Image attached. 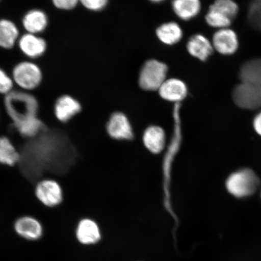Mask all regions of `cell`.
<instances>
[{"label": "cell", "instance_id": "7", "mask_svg": "<svg viewBox=\"0 0 261 261\" xmlns=\"http://www.w3.org/2000/svg\"><path fill=\"white\" fill-rule=\"evenodd\" d=\"M212 43L215 50L223 55H233L239 47L236 32L228 28L218 29L212 38Z\"/></svg>", "mask_w": 261, "mask_h": 261}, {"label": "cell", "instance_id": "15", "mask_svg": "<svg viewBox=\"0 0 261 261\" xmlns=\"http://www.w3.org/2000/svg\"><path fill=\"white\" fill-rule=\"evenodd\" d=\"M239 77L241 83L261 86V58L245 63L240 68Z\"/></svg>", "mask_w": 261, "mask_h": 261}, {"label": "cell", "instance_id": "21", "mask_svg": "<svg viewBox=\"0 0 261 261\" xmlns=\"http://www.w3.org/2000/svg\"><path fill=\"white\" fill-rule=\"evenodd\" d=\"M13 123L19 135L28 138L38 136L45 127L44 123L37 116Z\"/></svg>", "mask_w": 261, "mask_h": 261}, {"label": "cell", "instance_id": "2", "mask_svg": "<svg viewBox=\"0 0 261 261\" xmlns=\"http://www.w3.org/2000/svg\"><path fill=\"white\" fill-rule=\"evenodd\" d=\"M259 179L252 169H243L231 174L226 181L228 192L237 198H244L256 192Z\"/></svg>", "mask_w": 261, "mask_h": 261}, {"label": "cell", "instance_id": "28", "mask_svg": "<svg viewBox=\"0 0 261 261\" xmlns=\"http://www.w3.org/2000/svg\"><path fill=\"white\" fill-rule=\"evenodd\" d=\"M54 4L58 9L70 10L73 9L80 0H52Z\"/></svg>", "mask_w": 261, "mask_h": 261}, {"label": "cell", "instance_id": "31", "mask_svg": "<svg viewBox=\"0 0 261 261\" xmlns=\"http://www.w3.org/2000/svg\"><path fill=\"white\" fill-rule=\"evenodd\" d=\"M254 2H261V0H254Z\"/></svg>", "mask_w": 261, "mask_h": 261}, {"label": "cell", "instance_id": "1", "mask_svg": "<svg viewBox=\"0 0 261 261\" xmlns=\"http://www.w3.org/2000/svg\"><path fill=\"white\" fill-rule=\"evenodd\" d=\"M5 106L13 123L37 117L39 109L38 100L35 96L19 91H12L6 96Z\"/></svg>", "mask_w": 261, "mask_h": 261}, {"label": "cell", "instance_id": "10", "mask_svg": "<svg viewBox=\"0 0 261 261\" xmlns=\"http://www.w3.org/2000/svg\"><path fill=\"white\" fill-rule=\"evenodd\" d=\"M158 91L163 99L178 102L187 97L188 88L184 81L177 78H171L166 80Z\"/></svg>", "mask_w": 261, "mask_h": 261}, {"label": "cell", "instance_id": "12", "mask_svg": "<svg viewBox=\"0 0 261 261\" xmlns=\"http://www.w3.org/2000/svg\"><path fill=\"white\" fill-rule=\"evenodd\" d=\"M15 229L19 236L29 240H38L42 234V225L31 217L19 218L15 222Z\"/></svg>", "mask_w": 261, "mask_h": 261}, {"label": "cell", "instance_id": "19", "mask_svg": "<svg viewBox=\"0 0 261 261\" xmlns=\"http://www.w3.org/2000/svg\"><path fill=\"white\" fill-rule=\"evenodd\" d=\"M143 142L150 151L156 154L161 152L165 146L164 130L159 126L149 127L144 134Z\"/></svg>", "mask_w": 261, "mask_h": 261}, {"label": "cell", "instance_id": "32", "mask_svg": "<svg viewBox=\"0 0 261 261\" xmlns=\"http://www.w3.org/2000/svg\"><path fill=\"white\" fill-rule=\"evenodd\" d=\"M0 2H1V0H0Z\"/></svg>", "mask_w": 261, "mask_h": 261}, {"label": "cell", "instance_id": "20", "mask_svg": "<svg viewBox=\"0 0 261 261\" xmlns=\"http://www.w3.org/2000/svg\"><path fill=\"white\" fill-rule=\"evenodd\" d=\"M20 161V155L11 140L0 136V164L12 167Z\"/></svg>", "mask_w": 261, "mask_h": 261}, {"label": "cell", "instance_id": "17", "mask_svg": "<svg viewBox=\"0 0 261 261\" xmlns=\"http://www.w3.org/2000/svg\"><path fill=\"white\" fill-rule=\"evenodd\" d=\"M156 35L162 43L171 45L178 43L181 40L182 31L177 23L169 22L156 29Z\"/></svg>", "mask_w": 261, "mask_h": 261}, {"label": "cell", "instance_id": "29", "mask_svg": "<svg viewBox=\"0 0 261 261\" xmlns=\"http://www.w3.org/2000/svg\"><path fill=\"white\" fill-rule=\"evenodd\" d=\"M253 127L256 132L261 136V112L254 117Z\"/></svg>", "mask_w": 261, "mask_h": 261}, {"label": "cell", "instance_id": "6", "mask_svg": "<svg viewBox=\"0 0 261 261\" xmlns=\"http://www.w3.org/2000/svg\"><path fill=\"white\" fill-rule=\"evenodd\" d=\"M13 77L15 83L22 89L33 90L41 83L42 73L37 65L29 62H23L15 67Z\"/></svg>", "mask_w": 261, "mask_h": 261}, {"label": "cell", "instance_id": "11", "mask_svg": "<svg viewBox=\"0 0 261 261\" xmlns=\"http://www.w3.org/2000/svg\"><path fill=\"white\" fill-rule=\"evenodd\" d=\"M187 48L189 54L201 61L207 60L214 50L212 42L201 34H197L189 39Z\"/></svg>", "mask_w": 261, "mask_h": 261}, {"label": "cell", "instance_id": "14", "mask_svg": "<svg viewBox=\"0 0 261 261\" xmlns=\"http://www.w3.org/2000/svg\"><path fill=\"white\" fill-rule=\"evenodd\" d=\"M19 45L25 55L34 58L41 56L46 49V43L43 39L32 34L22 36L19 40Z\"/></svg>", "mask_w": 261, "mask_h": 261}, {"label": "cell", "instance_id": "5", "mask_svg": "<svg viewBox=\"0 0 261 261\" xmlns=\"http://www.w3.org/2000/svg\"><path fill=\"white\" fill-rule=\"evenodd\" d=\"M36 197L42 204L48 207H57L63 203L64 192L61 186L52 179H42L36 186Z\"/></svg>", "mask_w": 261, "mask_h": 261}, {"label": "cell", "instance_id": "27", "mask_svg": "<svg viewBox=\"0 0 261 261\" xmlns=\"http://www.w3.org/2000/svg\"><path fill=\"white\" fill-rule=\"evenodd\" d=\"M87 9L93 11H99L105 8L109 0H80Z\"/></svg>", "mask_w": 261, "mask_h": 261}, {"label": "cell", "instance_id": "13", "mask_svg": "<svg viewBox=\"0 0 261 261\" xmlns=\"http://www.w3.org/2000/svg\"><path fill=\"white\" fill-rule=\"evenodd\" d=\"M76 237L80 242L83 244H95L100 239V231L96 222L84 218L77 225Z\"/></svg>", "mask_w": 261, "mask_h": 261}, {"label": "cell", "instance_id": "9", "mask_svg": "<svg viewBox=\"0 0 261 261\" xmlns=\"http://www.w3.org/2000/svg\"><path fill=\"white\" fill-rule=\"evenodd\" d=\"M107 130L109 135L115 139H130L133 136L129 120L121 113L113 114L107 123Z\"/></svg>", "mask_w": 261, "mask_h": 261}, {"label": "cell", "instance_id": "3", "mask_svg": "<svg viewBox=\"0 0 261 261\" xmlns=\"http://www.w3.org/2000/svg\"><path fill=\"white\" fill-rule=\"evenodd\" d=\"M168 70L167 65L161 61L156 60L147 61L139 74L140 87L146 91L159 90L167 80Z\"/></svg>", "mask_w": 261, "mask_h": 261}, {"label": "cell", "instance_id": "26", "mask_svg": "<svg viewBox=\"0 0 261 261\" xmlns=\"http://www.w3.org/2000/svg\"><path fill=\"white\" fill-rule=\"evenodd\" d=\"M13 81L4 71L0 68V93L7 95L12 91Z\"/></svg>", "mask_w": 261, "mask_h": 261}, {"label": "cell", "instance_id": "4", "mask_svg": "<svg viewBox=\"0 0 261 261\" xmlns=\"http://www.w3.org/2000/svg\"><path fill=\"white\" fill-rule=\"evenodd\" d=\"M234 102L245 110H256L261 108V86L241 83L234 88Z\"/></svg>", "mask_w": 261, "mask_h": 261}, {"label": "cell", "instance_id": "22", "mask_svg": "<svg viewBox=\"0 0 261 261\" xmlns=\"http://www.w3.org/2000/svg\"><path fill=\"white\" fill-rule=\"evenodd\" d=\"M18 35V28L12 21L7 19L0 20V47L12 48L17 40Z\"/></svg>", "mask_w": 261, "mask_h": 261}, {"label": "cell", "instance_id": "8", "mask_svg": "<svg viewBox=\"0 0 261 261\" xmlns=\"http://www.w3.org/2000/svg\"><path fill=\"white\" fill-rule=\"evenodd\" d=\"M81 110L82 106L79 101L69 95L59 97L54 107L55 116L62 123L69 122Z\"/></svg>", "mask_w": 261, "mask_h": 261}, {"label": "cell", "instance_id": "24", "mask_svg": "<svg viewBox=\"0 0 261 261\" xmlns=\"http://www.w3.org/2000/svg\"><path fill=\"white\" fill-rule=\"evenodd\" d=\"M210 7L217 10L232 21L239 12V7L233 0H215Z\"/></svg>", "mask_w": 261, "mask_h": 261}, {"label": "cell", "instance_id": "23", "mask_svg": "<svg viewBox=\"0 0 261 261\" xmlns=\"http://www.w3.org/2000/svg\"><path fill=\"white\" fill-rule=\"evenodd\" d=\"M205 21L208 25L218 29L227 28L232 22V20L227 16L211 7H210L205 15Z\"/></svg>", "mask_w": 261, "mask_h": 261}, {"label": "cell", "instance_id": "16", "mask_svg": "<svg viewBox=\"0 0 261 261\" xmlns=\"http://www.w3.org/2000/svg\"><path fill=\"white\" fill-rule=\"evenodd\" d=\"M173 11L182 20H190L201 11L200 0H173Z\"/></svg>", "mask_w": 261, "mask_h": 261}, {"label": "cell", "instance_id": "25", "mask_svg": "<svg viewBox=\"0 0 261 261\" xmlns=\"http://www.w3.org/2000/svg\"><path fill=\"white\" fill-rule=\"evenodd\" d=\"M248 19L254 28L261 31V2H254L250 6Z\"/></svg>", "mask_w": 261, "mask_h": 261}, {"label": "cell", "instance_id": "18", "mask_svg": "<svg viewBox=\"0 0 261 261\" xmlns=\"http://www.w3.org/2000/svg\"><path fill=\"white\" fill-rule=\"evenodd\" d=\"M22 23L29 34L35 35L46 28L48 19L43 12L40 10H32L25 14Z\"/></svg>", "mask_w": 261, "mask_h": 261}, {"label": "cell", "instance_id": "30", "mask_svg": "<svg viewBox=\"0 0 261 261\" xmlns=\"http://www.w3.org/2000/svg\"><path fill=\"white\" fill-rule=\"evenodd\" d=\"M149 1H151L153 3H161L162 2H163L164 1V0H149Z\"/></svg>", "mask_w": 261, "mask_h": 261}]
</instances>
